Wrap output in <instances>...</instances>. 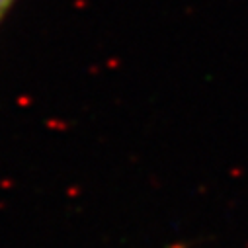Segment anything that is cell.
Returning a JSON list of instances; mask_svg holds the SVG:
<instances>
[{"instance_id":"1","label":"cell","mask_w":248,"mask_h":248,"mask_svg":"<svg viewBox=\"0 0 248 248\" xmlns=\"http://www.w3.org/2000/svg\"><path fill=\"white\" fill-rule=\"evenodd\" d=\"M14 2H16V0H0V22H2V18H4L6 12L12 8Z\"/></svg>"}]
</instances>
